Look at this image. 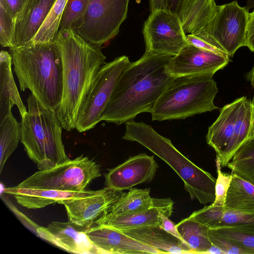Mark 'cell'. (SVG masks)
<instances>
[{
	"mask_svg": "<svg viewBox=\"0 0 254 254\" xmlns=\"http://www.w3.org/2000/svg\"><path fill=\"white\" fill-rule=\"evenodd\" d=\"M173 57L145 52L139 60L130 62L118 80L102 121L120 125L140 113H151L175 78L168 70Z\"/></svg>",
	"mask_w": 254,
	"mask_h": 254,
	"instance_id": "1",
	"label": "cell"
},
{
	"mask_svg": "<svg viewBox=\"0 0 254 254\" xmlns=\"http://www.w3.org/2000/svg\"><path fill=\"white\" fill-rule=\"evenodd\" d=\"M63 65V93L56 110L63 128H75L79 108L106 57L101 46L92 44L71 28L60 30L55 41Z\"/></svg>",
	"mask_w": 254,
	"mask_h": 254,
	"instance_id": "2",
	"label": "cell"
},
{
	"mask_svg": "<svg viewBox=\"0 0 254 254\" xmlns=\"http://www.w3.org/2000/svg\"><path fill=\"white\" fill-rule=\"evenodd\" d=\"M21 91L29 90L46 107L58 108L63 93V65L55 42L9 48Z\"/></svg>",
	"mask_w": 254,
	"mask_h": 254,
	"instance_id": "3",
	"label": "cell"
},
{
	"mask_svg": "<svg viewBox=\"0 0 254 254\" xmlns=\"http://www.w3.org/2000/svg\"><path fill=\"white\" fill-rule=\"evenodd\" d=\"M125 124L123 138L139 143L167 163L182 180L191 199L195 198L204 205L214 202L216 179L190 161L171 140L161 135L150 126L133 120Z\"/></svg>",
	"mask_w": 254,
	"mask_h": 254,
	"instance_id": "4",
	"label": "cell"
},
{
	"mask_svg": "<svg viewBox=\"0 0 254 254\" xmlns=\"http://www.w3.org/2000/svg\"><path fill=\"white\" fill-rule=\"evenodd\" d=\"M27 113L22 118L20 142L39 170L62 163L69 158L62 139L63 127L56 111L44 106L31 93Z\"/></svg>",
	"mask_w": 254,
	"mask_h": 254,
	"instance_id": "5",
	"label": "cell"
},
{
	"mask_svg": "<svg viewBox=\"0 0 254 254\" xmlns=\"http://www.w3.org/2000/svg\"><path fill=\"white\" fill-rule=\"evenodd\" d=\"M212 75L175 77L151 112L152 121L185 119L219 109L214 103L218 89Z\"/></svg>",
	"mask_w": 254,
	"mask_h": 254,
	"instance_id": "6",
	"label": "cell"
},
{
	"mask_svg": "<svg viewBox=\"0 0 254 254\" xmlns=\"http://www.w3.org/2000/svg\"><path fill=\"white\" fill-rule=\"evenodd\" d=\"M253 136L254 101L243 96L220 109L218 117L208 128L206 140L215 151L221 167H225L241 145Z\"/></svg>",
	"mask_w": 254,
	"mask_h": 254,
	"instance_id": "7",
	"label": "cell"
},
{
	"mask_svg": "<svg viewBox=\"0 0 254 254\" xmlns=\"http://www.w3.org/2000/svg\"><path fill=\"white\" fill-rule=\"evenodd\" d=\"M101 176L99 165L81 155L53 167L36 172L17 186L21 188L82 191Z\"/></svg>",
	"mask_w": 254,
	"mask_h": 254,
	"instance_id": "8",
	"label": "cell"
},
{
	"mask_svg": "<svg viewBox=\"0 0 254 254\" xmlns=\"http://www.w3.org/2000/svg\"><path fill=\"white\" fill-rule=\"evenodd\" d=\"M128 3L129 0H91L84 15L71 29L88 42L101 46L119 33Z\"/></svg>",
	"mask_w": 254,
	"mask_h": 254,
	"instance_id": "9",
	"label": "cell"
},
{
	"mask_svg": "<svg viewBox=\"0 0 254 254\" xmlns=\"http://www.w3.org/2000/svg\"><path fill=\"white\" fill-rule=\"evenodd\" d=\"M130 63L128 57L122 56L102 66L78 111L75 123L78 131L90 130L102 121L118 80Z\"/></svg>",
	"mask_w": 254,
	"mask_h": 254,
	"instance_id": "10",
	"label": "cell"
},
{
	"mask_svg": "<svg viewBox=\"0 0 254 254\" xmlns=\"http://www.w3.org/2000/svg\"><path fill=\"white\" fill-rule=\"evenodd\" d=\"M142 34L145 52L151 54L175 57L189 45L178 15L165 8L150 12Z\"/></svg>",
	"mask_w": 254,
	"mask_h": 254,
	"instance_id": "11",
	"label": "cell"
},
{
	"mask_svg": "<svg viewBox=\"0 0 254 254\" xmlns=\"http://www.w3.org/2000/svg\"><path fill=\"white\" fill-rule=\"evenodd\" d=\"M249 13L246 7L240 6L237 0L218 5L207 34L229 58H232L240 48L246 45Z\"/></svg>",
	"mask_w": 254,
	"mask_h": 254,
	"instance_id": "12",
	"label": "cell"
},
{
	"mask_svg": "<svg viewBox=\"0 0 254 254\" xmlns=\"http://www.w3.org/2000/svg\"><path fill=\"white\" fill-rule=\"evenodd\" d=\"M230 58L198 48L189 44L168 65V70L174 77L183 76L212 75L225 67Z\"/></svg>",
	"mask_w": 254,
	"mask_h": 254,
	"instance_id": "13",
	"label": "cell"
},
{
	"mask_svg": "<svg viewBox=\"0 0 254 254\" xmlns=\"http://www.w3.org/2000/svg\"><path fill=\"white\" fill-rule=\"evenodd\" d=\"M158 167L154 156L141 153L111 169L105 175L106 187L122 191L136 185L151 182Z\"/></svg>",
	"mask_w": 254,
	"mask_h": 254,
	"instance_id": "14",
	"label": "cell"
},
{
	"mask_svg": "<svg viewBox=\"0 0 254 254\" xmlns=\"http://www.w3.org/2000/svg\"><path fill=\"white\" fill-rule=\"evenodd\" d=\"M123 192L108 187L94 194L62 200L69 221L84 228L91 227Z\"/></svg>",
	"mask_w": 254,
	"mask_h": 254,
	"instance_id": "15",
	"label": "cell"
},
{
	"mask_svg": "<svg viewBox=\"0 0 254 254\" xmlns=\"http://www.w3.org/2000/svg\"><path fill=\"white\" fill-rule=\"evenodd\" d=\"M85 231L100 254H163L156 249L109 226L96 225L87 228Z\"/></svg>",
	"mask_w": 254,
	"mask_h": 254,
	"instance_id": "16",
	"label": "cell"
},
{
	"mask_svg": "<svg viewBox=\"0 0 254 254\" xmlns=\"http://www.w3.org/2000/svg\"><path fill=\"white\" fill-rule=\"evenodd\" d=\"M87 228L70 221H53L47 227H39L36 232L42 239L71 253L100 254L85 233Z\"/></svg>",
	"mask_w": 254,
	"mask_h": 254,
	"instance_id": "17",
	"label": "cell"
},
{
	"mask_svg": "<svg viewBox=\"0 0 254 254\" xmlns=\"http://www.w3.org/2000/svg\"><path fill=\"white\" fill-rule=\"evenodd\" d=\"M174 202L170 198H158L156 203L149 209L129 215L107 216L102 215L94 223L105 225L120 231L148 226H159L162 220L160 212L169 217L173 212Z\"/></svg>",
	"mask_w": 254,
	"mask_h": 254,
	"instance_id": "18",
	"label": "cell"
},
{
	"mask_svg": "<svg viewBox=\"0 0 254 254\" xmlns=\"http://www.w3.org/2000/svg\"><path fill=\"white\" fill-rule=\"evenodd\" d=\"M55 0H27L15 19V47L26 46L31 42Z\"/></svg>",
	"mask_w": 254,
	"mask_h": 254,
	"instance_id": "19",
	"label": "cell"
},
{
	"mask_svg": "<svg viewBox=\"0 0 254 254\" xmlns=\"http://www.w3.org/2000/svg\"><path fill=\"white\" fill-rule=\"evenodd\" d=\"M99 191V190L69 191L17 186L6 188L3 190V192L13 196L18 204L28 209H39L52 204H60L62 200L92 195Z\"/></svg>",
	"mask_w": 254,
	"mask_h": 254,
	"instance_id": "20",
	"label": "cell"
},
{
	"mask_svg": "<svg viewBox=\"0 0 254 254\" xmlns=\"http://www.w3.org/2000/svg\"><path fill=\"white\" fill-rule=\"evenodd\" d=\"M217 8L215 0H184L178 15L185 33L208 35Z\"/></svg>",
	"mask_w": 254,
	"mask_h": 254,
	"instance_id": "21",
	"label": "cell"
},
{
	"mask_svg": "<svg viewBox=\"0 0 254 254\" xmlns=\"http://www.w3.org/2000/svg\"><path fill=\"white\" fill-rule=\"evenodd\" d=\"M12 62L10 53L2 50L0 53V123L16 106L21 117L27 111L16 86L11 69Z\"/></svg>",
	"mask_w": 254,
	"mask_h": 254,
	"instance_id": "22",
	"label": "cell"
},
{
	"mask_svg": "<svg viewBox=\"0 0 254 254\" xmlns=\"http://www.w3.org/2000/svg\"><path fill=\"white\" fill-rule=\"evenodd\" d=\"M163 254H192L189 247L159 226H148L121 231Z\"/></svg>",
	"mask_w": 254,
	"mask_h": 254,
	"instance_id": "23",
	"label": "cell"
},
{
	"mask_svg": "<svg viewBox=\"0 0 254 254\" xmlns=\"http://www.w3.org/2000/svg\"><path fill=\"white\" fill-rule=\"evenodd\" d=\"M199 219L209 228L237 226L254 230V212L236 211L210 204L201 209Z\"/></svg>",
	"mask_w": 254,
	"mask_h": 254,
	"instance_id": "24",
	"label": "cell"
},
{
	"mask_svg": "<svg viewBox=\"0 0 254 254\" xmlns=\"http://www.w3.org/2000/svg\"><path fill=\"white\" fill-rule=\"evenodd\" d=\"M157 200L151 197L149 189L132 188L127 192H123L103 215L121 216L141 212L153 206Z\"/></svg>",
	"mask_w": 254,
	"mask_h": 254,
	"instance_id": "25",
	"label": "cell"
},
{
	"mask_svg": "<svg viewBox=\"0 0 254 254\" xmlns=\"http://www.w3.org/2000/svg\"><path fill=\"white\" fill-rule=\"evenodd\" d=\"M232 174L224 208L254 212V185L235 174Z\"/></svg>",
	"mask_w": 254,
	"mask_h": 254,
	"instance_id": "26",
	"label": "cell"
},
{
	"mask_svg": "<svg viewBox=\"0 0 254 254\" xmlns=\"http://www.w3.org/2000/svg\"><path fill=\"white\" fill-rule=\"evenodd\" d=\"M176 226L192 254H204L212 245L208 236L209 228L192 218H184Z\"/></svg>",
	"mask_w": 254,
	"mask_h": 254,
	"instance_id": "27",
	"label": "cell"
},
{
	"mask_svg": "<svg viewBox=\"0 0 254 254\" xmlns=\"http://www.w3.org/2000/svg\"><path fill=\"white\" fill-rule=\"evenodd\" d=\"M21 124L12 113L0 123V172L21 139Z\"/></svg>",
	"mask_w": 254,
	"mask_h": 254,
	"instance_id": "28",
	"label": "cell"
},
{
	"mask_svg": "<svg viewBox=\"0 0 254 254\" xmlns=\"http://www.w3.org/2000/svg\"><path fill=\"white\" fill-rule=\"evenodd\" d=\"M227 167L232 173L254 185V136L237 150Z\"/></svg>",
	"mask_w": 254,
	"mask_h": 254,
	"instance_id": "29",
	"label": "cell"
},
{
	"mask_svg": "<svg viewBox=\"0 0 254 254\" xmlns=\"http://www.w3.org/2000/svg\"><path fill=\"white\" fill-rule=\"evenodd\" d=\"M67 0H55L43 24L27 45L47 44L55 41Z\"/></svg>",
	"mask_w": 254,
	"mask_h": 254,
	"instance_id": "30",
	"label": "cell"
},
{
	"mask_svg": "<svg viewBox=\"0 0 254 254\" xmlns=\"http://www.w3.org/2000/svg\"><path fill=\"white\" fill-rule=\"evenodd\" d=\"M208 232L224 238L246 251L254 254V230L237 226L209 228Z\"/></svg>",
	"mask_w": 254,
	"mask_h": 254,
	"instance_id": "31",
	"label": "cell"
},
{
	"mask_svg": "<svg viewBox=\"0 0 254 254\" xmlns=\"http://www.w3.org/2000/svg\"><path fill=\"white\" fill-rule=\"evenodd\" d=\"M15 18L9 10L5 0H0V43L1 46L14 48Z\"/></svg>",
	"mask_w": 254,
	"mask_h": 254,
	"instance_id": "32",
	"label": "cell"
},
{
	"mask_svg": "<svg viewBox=\"0 0 254 254\" xmlns=\"http://www.w3.org/2000/svg\"><path fill=\"white\" fill-rule=\"evenodd\" d=\"M90 0H68L63 14L60 30L71 28L84 15Z\"/></svg>",
	"mask_w": 254,
	"mask_h": 254,
	"instance_id": "33",
	"label": "cell"
},
{
	"mask_svg": "<svg viewBox=\"0 0 254 254\" xmlns=\"http://www.w3.org/2000/svg\"><path fill=\"white\" fill-rule=\"evenodd\" d=\"M217 178L215 186V197L213 205L224 206L226 197L232 178V173H226L221 171L220 160L216 156L215 160Z\"/></svg>",
	"mask_w": 254,
	"mask_h": 254,
	"instance_id": "34",
	"label": "cell"
},
{
	"mask_svg": "<svg viewBox=\"0 0 254 254\" xmlns=\"http://www.w3.org/2000/svg\"><path fill=\"white\" fill-rule=\"evenodd\" d=\"M186 36L188 42L190 45L202 50L229 57L221 46L209 35L187 34Z\"/></svg>",
	"mask_w": 254,
	"mask_h": 254,
	"instance_id": "35",
	"label": "cell"
},
{
	"mask_svg": "<svg viewBox=\"0 0 254 254\" xmlns=\"http://www.w3.org/2000/svg\"><path fill=\"white\" fill-rule=\"evenodd\" d=\"M211 244L220 248L225 254H248L247 252L233 243L208 232Z\"/></svg>",
	"mask_w": 254,
	"mask_h": 254,
	"instance_id": "36",
	"label": "cell"
},
{
	"mask_svg": "<svg viewBox=\"0 0 254 254\" xmlns=\"http://www.w3.org/2000/svg\"><path fill=\"white\" fill-rule=\"evenodd\" d=\"M159 216L162 220L159 227L187 245L179 232L176 225L169 218V217L162 212L159 213Z\"/></svg>",
	"mask_w": 254,
	"mask_h": 254,
	"instance_id": "37",
	"label": "cell"
},
{
	"mask_svg": "<svg viewBox=\"0 0 254 254\" xmlns=\"http://www.w3.org/2000/svg\"><path fill=\"white\" fill-rule=\"evenodd\" d=\"M246 46L254 52V10L249 13Z\"/></svg>",
	"mask_w": 254,
	"mask_h": 254,
	"instance_id": "38",
	"label": "cell"
},
{
	"mask_svg": "<svg viewBox=\"0 0 254 254\" xmlns=\"http://www.w3.org/2000/svg\"><path fill=\"white\" fill-rule=\"evenodd\" d=\"M27 0H5L8 8L15 18L23 9Z\"/></svg>",
	"mask_w": 254,
	"mask_h": 254,
	"instance_id": "39",
	"label": "cell"
},
{
	"mask_svg": "<svg viewBox=\"0 0 254 254\" xmlns=\"http://www.w3.org/2000/svg\"><path fill=\"white\" fill-rule=\"evenodd\" d=\"M184 0H164L165 8L178 14Z\"/></svg>",
	"mask_w": 254,
	"mask_h": 254,
	"instance_id": "40",
	"label": "cell"
},
{
	"mask_svg": "<svg viewBox=\"0 0 254 254\" xmlns=\"http://www.w3.org/2000/svg\"><path fill=\"white\" fill-rule=\"evenodd\" d=\"M160 8H165L164 0H150V12Z\"/></svg>",
	"mask_w": 254,
	"mask_h": 254,
	"instance_id": "41",
	"label": "cell"
},
{
	"mask_svg": "<svg viewBox=\"0 0 254 254\" xmlns=\"http://www.w3.org/2000/svg\"><path fill=\"white\" fill-rule=\"evenodd\" d=\"M204 254H225L217 246L212 245L205 252Z\"/></svg>",
	"mask_w": 254,
	"mask_h": 254,
	"instance_id": "42",
	"label": "cell"
},
{
	"mask_svg": "<svg viewBox=\"0 0 254 254\" xmlns=\"http://www.w3.org/2000/svg\"><path fill=\"white\" fill-rule=\"evenodd\" d=\"M247 78L251 82L252 86L254 87V64L251 70L247 73Z\"/></svg>",
	"mask_w": 254,
	"mask_h": 254,
	"instance_id": "43",
	"label": "cell"
},
{
	"mask_svg": "<svg viewBox=\"0 0 254 254\" xmlns=\"http://www.w3.org/2000/svg\"><path fill=\"white\" fill-rule=\"evenodd\" d=\"M246 7L248 10L254 8V0H247Z\"/></svg>",
	"mask_w": 254,
	"mask_h": 254,
	"instance_id": "44",
	"label": "cell"
}]
</instances>
